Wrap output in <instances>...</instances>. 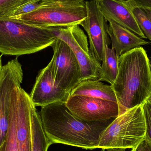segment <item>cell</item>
<instances>
[{
    "label": "cell",
    "mask_w": 151,
    "mask_h": 151,
    "mask_svg": "<svg viewBox=\"0 0 151 151\" xmlns=\"http://www.w3.org/2000/svg\"><path fill=\"white\" fill-rule=\"evenodd\" d=\"M42 128L51 144H62L87 150L97 149L104 130L114 119L88 122L73 114L65 103L42 106Z\"/></svg>",
    "instance_id": "6da1fadb"
},
{
    "label": "cell",
    "mask_w": 151,
    "mask_h": 151,
    "mask_svg": "<svg viewBox=\"0 0 151 151\" xmlns=\"http://www.w3.org/2000/svg\"><path fill=\"white\" fill-rule=\"evenodd\" d=\"M111 86L117 98L119 116L148 100L151 96V70L143 48H136L119 57L118 74Z\"/></svg>",
    "instance_id": "7a4b0ae2"
},
{
    "label": "cell",
    "mask_w": 151,
    "mask_h": 151,
    "mask_svg": "<svg viewBox=\"0 0 151 151\" xmlns=\"http://www.w3.org/2000/svg\"><path fill=\"white\" fill-rule=\"evenodd\" d=\"M55 27H42L14 18H0V53L17 56L51 47L56 40Z\"/></svg>",
    "instance_id": "3957f363"
},
{
    "label": "cell",
    "mask_w": 151,
    "mask_h": 151,
    "mask_svg": "<svg viewBox=\"0 0 151 151\" xmlns=\"http://www.w3.org/2000/svg\"><path fill=\"white\" fill-rule=\"evenodd\" d=\"M87 16L85 0H42L33 11L14 18L42 27L79 25Z\"/></svg>",
    "instance_id": "277c9868"
},
{
    "label": "cell",
    "mask_w": 151,
    "mask_h": 151,
    "mask_svg": "<svg viewBox=\"0 0 151 151\" xmlns=\"http://www.w3.org/2000/svg\"><path fill=\"white\" fill-rule=\"evenodd\" d=\"M146 126L142 106L114 119L104 130L97 149H132L144 139Z\"/></svg>",
    "instance_id": "5b68a950"
},
{
    "label": "cell",
    "mask_w": 151,
    "mask_h": 151,
    "mask_svg": "<svg viewBox=\"0 0 151 151\" xmlns=\"http://www.w3.org/2000/svg\"><path fill=\"white\" fill-rule=\"evenodd\" d=\"M55 32L57 38L65 42L74 53L81 67L82 81L98 79L101 64L91 52L87 36L79 25L55 27Z\"/></svg>",
    "instance_id": "8992f818"
},
{
    "label": "cell",
    "mask_w": 151,
    "mask_h": 151,
    "mask_svg": "<svg viewBox=\"0 0 151 151\" xmlns=\"http://www.w3.org/2000/svg\"><path fill=\"white\" fill-rule=\"evenodd\" d=\"M55 83L63 89L71 92L82 81L79 63L71 49L57 38L51 46Z\"/></svg>",
    "instance_id": "52a82bcc"
},
{
    "label": "cell",
    "mask_w": 151,
    "mask_h": 151,
    "mask_svg": "<svg viewBox=\"0 0 151 151\" xmlns=\"http://www.w3.org/2000/svg\"><path fill=\"white\" fill-rule=\"evenodd\" d=\"M23 79L22 65L17 58L3 66L0 74V146L5 141L8 132L13 95Z\"/></svg>",
    "instance_id": "ba28073f"
},
{
    "label": "cell",
    "mask_w": 151,
    "mask_h": 151,
    "mask_svg": "<svg viewBox=\"0 0 151 151\" xmlns=\"http://www.w3.org/2000/svg\"><path fill=\"white\" fill-rule=\"evenodd\" d=\"M85 3L87 16L80 25L88 34L91 52L101 64L106 49L111 42L108 34L107 20L101 13L96 1H86Z\"/></svg>",
    "instance_id": "9c48e42d"
},
{
    "label": "cell",
    "mask_w": 151,
    "mask_h": 151,
    "mask_svg": "<svg viewBox=\"0 0 151 151\" xmlns=\"http://www.w3.org/2000/svg\"><path fill=\"white\" fill-rule=\"evenodd\" d=\"M69 110L81 119L101 121L115 119L119 115L117 102L82 96H70L65 103Z\"/></svg>",
    "instance_id": "30bf717a"
},
{
    "label": "cell",
    "mask_w": 151,
    "mask_h": 151,
    "mask_svg": "<svg viewBox=\"0 0 151 151\" xmlns=\"http://www.w3.org/2000/svg\"><path fill=\"white\" fill-rule=\"evenodd\" d=\"M33 105L29 94L21 86L18 87L13 95L12 110L15 118L19 151H32L31 114Z\"/></svg>",
    "instance_id": "8fae6325"
},
{
    "label": "cell",
    "mask_w": 151,
    "mask_h": 151,
    "mask_svg": "<svg viewBox=\"0 0 151 151\" xmlns=\"http://www.w3.org/2000/svg\"><path fill=\"white\" fill-rule=\"evenodd\" d=\"M70 93L55 83L54 65L51 59L48 65L39 73L29 96L35 107H42L55 103H65Z\"/></svg>",
    "instance_id": "7c38bea8"
},
{
    "label": "cell",
    "mask_w": 151,
    "mask_h": 151,
    "mask_svg": "<svg viewBox=\"0 0 151 151\" xmlns=\"http://www.w3.org/2000/svg\"><path fill=\"white\" fill-rule=\"evenodd\" d=\"M96 1L107 21L112 20L141 38L147 39L136 20L129 1L97 0Z\"/></svg>",
    "instance_id": "4fadbf2b"
},
{
    "label": "cell",
    "mask_w": 151,
    "mask_h": 151,
    "mask_svg": "<svg viewBox=\"0 0 151 151\" xmlns=\"http://www.w3.org/2000/svg\"><path fill=\"white\" fill-rule=\"evenodd\" d=\"M108 34L111 39L112 48L114 49L118 57L122 54L149 42L127 28L109 20Z\"/></svg>",
    "instance_id": "5bb4252c"
},
{
    "label": "cell",
    "mask_w": 151,
    "mask_h": 151,
    "mask_svg": "<svg viewBox=\"0 0 151 151\" xmlns=\"http://www.w3.org/2000/svg\"><path fill=\"white\" fill-rule=\"evenodd\" d=\"M85 96L118 103L111 85L104 84L98 79L81 81L71 92L70 96Z\"/></svg>",
    "instance_id": "9a60e30c"
},
{
    "label": "cell",
    "mask_w": 151,
    "mask_h": 151,
    "mask_svg": "<svg viewBox=\"0 0 151 151\" xmlns=\"http://www.w3.org/2000/svg\"><path fill=\"white\" fill-rule=\"evenodd\" d=\"M32 151H47L51 143L46 136L42 128L40 112L33 105L31 114Z\"/></svg>",
    "instance_id": "2e32d148"
},
{
    "label": "cell",
    "mask_w": 151,
    "mask_h": 151,
    "mask_svg": "<svg viewBox=\"0 0 151 151\" xmlns=\"http://www.w3.org/2000/svg\"><path fill=\"white\" fill-rule=\"evenodd\" d=\"M119 58L114 49L107 47L101 63L98 80L113 84L117 77L119 67Z\"/></svg>",
    "instance_id": "e0dca14e"
},
{
    "label": "cell",
    "mask_w": 151,
    "mask_h": 151,
    "mask_svg": "<svg viewBox=\"0 0 151 151\" xmlns=\"http://www.w3.org/2000/svg\"><path fill=\"white\" fill-rule=\"evenodd\" d=\"M132 12L141 30L147 39L151 41V20L144 9L137 7L129 1Z\"/></svg>",
    "instance_id": "ac0fdd59"
},
{
    "label": "cell",
    "mask_w": 151,
    "mask_h": 151,
    "mask_svg": "<svg viewBox=\"0 0 151 151\" xmlns=\"http://www.w3.org/2000/svg\"><path fill=\"white\" fill-rule=\"evenodd\" d=\"M0 151H19L16 138L15 118L12 110V104L9 119V129L5 141L0 146Z\"/></svg>",
    "instance_id": "d6986e66"
},
{
    "label": "cell",
    "mask_w": 151,
    "mask_h": 151,
    "mask_svg": "<svg viewBox=\"0 0 151 151\" xmlns=\"http://www.w3.org/2000/svg\"><path fill=\"white\" fill-rule=\"evenodd\" d=\"M42 0H27L4 18H16L24 14L30 13L36 9Z\"/></svg>",
    "instance_id": "ffe728a7"
},
{
    "label": "cell",
    "mask_w": 151,
    "mask_h": 151,
    "mask_svg": "<svg viewBox=\"0 0 151 151\" xmlns=\"http://www.w3.org/2000/svg\"><path fill=\"white\" fill-rule=\"evenodd\" d=\"M27 0H0V18H4Z\"/></svg>",
    "instance_id": "44dd1931"
},
{
    "label": "cell",
    "mask_w": 151,
    "mask_h": 151,
    "mask_svg": "<svg viewBox=\"0 0 151 151\" xmlns=\"http://www.w3.org/2000/svg\"><path fill=\"white\" fill-rule=\"evenodd\" d=\"M146 126L145 138L151 143V102L146 101L142 105Z\"/></svg>",
    "instance_id": "7402d4cb"
},
{
    "label": "cell",
    "mask_w": 151,
    "mask_h": 151,
    "mask_svg": "<svg viewBox=\"0 0 151 151\" xmlns=\"http://www.w3.org/2000/svg\"><path fill=\"white\" fill-rule=\"evenodd\" d=\"M131 151H151V143L144 138Z\"/></svg>",
    "instance_id": "603a6c76"
},
{
    "label": "cell",
    "mask_w": 151,
    "mask_h": 151,
    "mask_svg": "<svg viewBox=\"0 0 151 151\" xmlns=\"http://www.w3.org/2000/svg\"><path fill=\"white\" fill-rule=\"evenodd\" d=\"M137 7L151 10V0H131Z\"/></svg>",
    "instance_id": "cb8c5ba5"
},
{
    "label": "cell",
    "mask_w": 151,
    "mask_h": 151,
    "mask_svg": "<svg viewBox=\"0 0 151 151\" xmlns=\"http://www.w3.org/2000/svg\"><path fill=\"white\" fill-rule=\"evenodd\" d=\"M107 151H125V150L121 149H112L107 150Z\"/></svg>",
    "instance_id": "d4e9b609"
},
{
    "label": "cell",
    "mask_w": 151,
    "mask_h": 151,
    "mask_svg": "<svg viewBox=\"0 0 151 151\" xmlns=\"http://www.w3.org/2000/svg\"><path fill=\"white\" fill-rule=\"evenodd\" d=\"M147 13V15L149 16L150 18V19L151 20V10L150 9H145Z\"/></svg>",
    "instance_id": "484cf974"
},
{
    "label": "cell",
    "mask_w": 151,
    "mask_h": 151,
    "mask_svg": "<svg viewBox=\"0 0 151 151\" xmlns=\"http://www.w3.org/2000/svg\"><path fill=\"white\" fill-rule=\"evenodd\" d=\"M2 55H1L0 56V73H1V71L2 70V60H1V57Z\"/></svg>",
    "instance_id": "4316f807"
},
{
    "label": "cell",
    "mask_w": 151,
    "mask_h": 151,
    "mask_svg": "<svg viewBox=\"0 0 151 151\" xmlns=\"http://www.w3.org/2000/svg\"><path fill=\"white\" fill-rule=\"evenodd\" d=\"M148 100L151 102V96L150 98H149V99H148Z\"/></svg>",
    "instance_id": "83f0119b"
},
{
    "label": "cell",
    "mask_w": 151,
    "mask_h": 151,
    "mask_svg": "<svg viewBox=\"0 0 151 151\" xmlns=\"http://www.w3.org/2000/svg\"><path fill=\"white\" fill-rule=\"evenodd\" d=\"M93 1H97V0H93ZM120 1H131V0H120Z\"/></svg>",
    "instance_id": "f1b7e54d"
},
{
    "label": "cell",
    "mask_w": 151,
    "mask_h": 151,
    "mask_svg": "<svg viewBox=\"0 0 151 151\" xmlns=\"http://www.w3.org/2000/svg\"><path fill=\"white\" fill-rule=\"evenodd\" d=\"M150 69H151V62H150Z\"/></svg>",
    "instance_id": "f546056e"
},
{
    "label": "cell",
    "mask_w": 151,
    "mask_h": 151,
    "mask_svg": "<svg viewBox=\"0 0 151 151\" xmlns=\"http://www.w3.org/2000/svg\"><path fill=\"white\" fill-rule=\"evenodd\" d=\"M0 74H1V73H0Z\"/></svg>",
    "instance_id": "4dcf8cb0"
}]
</instances>
